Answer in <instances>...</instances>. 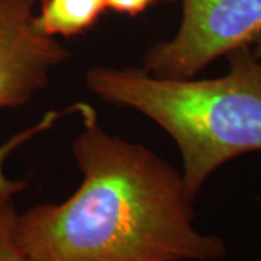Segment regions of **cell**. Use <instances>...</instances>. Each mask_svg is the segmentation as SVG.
<instances>
[{
    "mask_svg": "<svg viewBox=\"0 0 261 261\" xmlns=\"http://www.w3.org/2000/svg\"><path fill=\"white\" fill-rule=\"evenodd\" d=\"M226 58L228 73L216 79H163L105 65L84 75L86 87L103 102L138 111L174 140L192 202L218 168L261 151V60L252 45Z\"/></svg>",
    "mask_w": 261,
    "mask_h": 261,
    "instance_id": "7a4b0ae2",
    "label": "cell"
},
{
    "mask_svg": "<svg viewBox=\"0 0 261 261\" xmlns=\"http://www.w3.org/2000/svg\"><path fill=\"white\" fill-rule=\"evenodd\" d=\"M252 45H254V53H255V56L258 57V58L261 60V35L254 41V44H252Z\"/></svg>",
    "mask_w": 261,
    "mask_h": 261,
    "instance_id": "ba28073f",
    "label": "cell"
},
{
    "mask_svg": "<svg viewBox=\"0 0 261 261\" xmlns=\"http://www.w3.org/2000/svg\"><path fill=\"white\" fill-rule=\"evenodd\" d=\"M159 0H105L106 9H111L116 13L128 15V16H137L140 13H144L157 3Z\"/></svg>",
    "mask_w": 261,
    "mask_h": 261,
    "instance_id": "52a82bcc",
    "label": "cell"
},
{
    "mask_svg": "<svg viewBox=\"0 0 261 261\" xmlns=\"http://www.w3.org/2000/svg\"><path fill=\"white\" fill-rule=\"evenodd\" d=\"M6 159L8 154L0 148V261H22L15 233L19 214L15 197L27 187V181L10 180L5 174Z\"/></svg>",
    "mask_w": 261,
    "mask_h": 261,
    "instance_id": "8992f818",
    "label": "cell"
},
{
    "mask_svg": "<svg viewBox=\"0 0 261 261\" xmlns=\"http://www.w3.org/2000/svg\"><path fill=\"white\" fill-rule=\"evenodd\" d=\"M105 9V0H41L35 23L48 37L73 38L93 28Z\"/></svg>",
    "mask_w": 261,
    "mask_h": 261,
    "instance_id": "5b68a950",
    "label": "cell"
},
{
    "mask_svg": "<svg viewBox=\"0 0 261 261\" xmlns=\"http://www.w3.org/2000/svg\"><path fill=\"white\" fill-rule=\"evenodd\" d=\"M37 0H0V109L28 105L71 54L35 23Z\"/></svg>",
    "mask_w": 261,
    "mask_h": 261,
    "instance_id": "277c9868",
    "label": "cell"
},
{
    "mask_svg": "<svg viewBox=\"0 0 261 261\" xmlns=\"http://www.w3.org/2000/svg\"><path fill=\"white\" fill-rule=\"evenodd\" d=\"M174 37L144 56L145 73L163 79H193L219 57L252 45L261 35V0H181Z\"/></svg>",
    "mask_w": 261,
    "mask_h": 261,
    "instance_id": "3957f363",
    "label": "cell"
},
{
    "mask_svg": "<svg viewBox=\"0 0 261 261\" xmlns=\"http://www.w3.org/2000/svg\"><path fill=\"white\" fill-rule=\"evenodd\" d=\"M83 128L73 141L82 183L63 202L18 214L22 261H218L221 237L195 228L181 173L142 144L103 129L79 102Z\"/></svg>",
    "mask_w": 261,
    "mask_h": 261,
    "instance_id": "6da1fadb",
    "label": "cell"
}]
</instances>
